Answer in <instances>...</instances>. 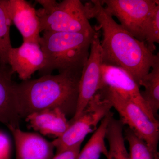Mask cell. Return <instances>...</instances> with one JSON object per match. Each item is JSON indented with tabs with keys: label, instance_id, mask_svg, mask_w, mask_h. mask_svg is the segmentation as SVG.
Wrapping results in <instances>:
<instances>
[{
	"label": "cell",
	"instance_id": "6da1fadb",
	"mask_svg": "<svg viewBox=\"0 0 159 159\" xmlns=\"http://www.w3.org/2000/svg\"><path fill=\"white\" fill-rule=\"evenodd\" d=\"M89 20L95 18L102 30V61L124 69L140 88L142 80L159 58L151 52L145 42L137 39L114 20L100 0L84 5Z\"/></svg>",
	"mask_w": 159,
	"mask_h": 159
},
{
	"label": "cell",
	"instance_id": "7a4b0ae2",
	"mask_svg": "<svg viewBox=\"0 0 159 159\" xmlns=\"http://www.w3.org/2000/svg\"><path fill=\"white\" fill-rule=\"evenodd\" d=\"M82 70L44 75L16 83L22 119L33 113L53 109H58L66 117L73 118L77 108Z\"/></svg>",
	"mask_w": 159,
	"mask_h": 159
},
{
	"label": "cell",
	"instance_id": "3957f363",
	"mask_svg": "<svg viewBox=\"0 0 159 159\" xmlns=\"http://www.w3.org/2000/svg\"><path fill=\"white\" fill-rule=\"evenodd\" d=\"M39 45L46 58L41 76L70 70H81L89 54L91 43L95 34L74 32L44 31Z\"/></svg>",
	"mask_w": 159,
	"mask_h": 159
},
{
	"label": "cell",
	"instance_id": "277c9868",
	"mask_svg": "<svg viewBox=\"0 0 159 159\" xmlns=\"http://www.w3.org/2000/svg\"><path fill=\"white\" fill-rule=\"evenodd\" d=\"M42 8L36 10L41 32H74L94 34L85 6L79 0H37Z\"/></svg>",
	"mask_w": 159,
	"mask_h": 159
},
{
	"label": "cell",
	"instance_id": "5b68a950",
	"mask_svg": "<svg viewBox=\"0 0 159 159\" xmlns=\"http://www.w3.org/2000/svg\"><path fill=\"white\" fill-rule=\"evenodd\" d=\"M113 108L110 101L102 90L99 89L89 100L80 116L73 122H69L68 128L52 143L56 154L69 149L80 142L97 129L99 122L111 112Z\"/></svg>",
	"mask_w": 159,
	"mask_h": 159
},
{
	"label": "cell",
	"instance_id": "8992f818",
	"mask_svg": "<svg viewBox=\"0 0 159 159\" xmlns=\"http://www.w3.org/2000/svg\"><path fill=\"white\" fill-rule=\"evenodd\" d=\"M118 112L120 121L146 143L155 159H159V122H154L135 103L106 87L100 89Z\"/></svg>",
	"mask_w": 159,
	"mask_h": 159
},
{
	"label": "cell",
	"instance_id": "52a82bcc",
	"mask_svg": "<svg viewBox=\"0 0 159 159\" xmlns=\"http://www.w3.org/2000/svg\"><path fill=\"white\" fill-rule=\"evenodd\" d=\"M106 11L137 39L144 42L143 29L159 1L156 0H100Z\"/></svg>",
	"mask_w": 159,
	"mask_h": 159
},
{
	"label": "cell",
	"instance_id": "ba28073f",
	"mask_svg": "<svg viewBox=\"0 0 159 159\" xmlns=\"http://www.w3.org/2000/svg\"><path fill=\"white\" fill-rule=\"evenodd\" d=\"M102 63L101 41L97 32L92 40L89 54L81 72L76 112L69 122L78 118L89 100L100 89Z\"/></svg>",
	"mask_w": 159,
	"mask_h": 159
},
{
	"label": "cell",
	"instance_id": "9c48e42d",
	"mask_svg": "<svg viewBox=\"0 0 159 159\" xmlns=\"http://www.w3.org/2000/svg\"><path fill=\"white\" fill-rule=\"evenodd\" d=\"M112 90L141 108L151 121L158 122L141 94L140 87L128 72L116 66L102 63L100 89Z\"/></svg>",
	"mask_w": 159,
	"mask_h": 159
},
{
	"label": "cell",
	"instance_id": "30bf717a",
	"mask_svg": "<svg viewBox=\"0 0 159 159\" xmlns=\"http://www.w3.org/2000/svg\"><path fill=\"white\" fill-rule=\"evenodd\" d=\"M8 65L13 74H17L24 81L31 79L32 74L44 67L45 56L39 44L23 42L20 47L10 49Z\"/></svg>",
	"mask_w": 159,
	"mask_h": 159
},
{
	"label": "cell",
	"instance_id": "8fae6325",
	"mask_svg": "<svg viewBox=\"0 0 159 159\" xmlns=\"http://www.w3.org/2000/svg\"><path fill=\"white\" fill-rule=\"evenodd\" d=\"M11 20L20 31L23 42L39 44L41 36L36 10L25 0H4Z\"/></svg>",
	"mask_w": 159,
	"mask_h": 159
},
{
	"label": "cell",
	"instance_id": "7c38bea8",
	"mask_svg": "<svg viewBox=\"0 0 159 159\" xmlns=\"http://www.w3.org/2000/svg\"><path fill=\"white\" fill-rule=\"evenodd\" d=\"M13 74L8 65L0 66V122L9 129L19 127L22 119Z\"/></svg>",
	"mask_w": 159,
	"mask_h": 159
},
{
	"label": "cell",
	"instance_id": "4fadbf2b",
	"mask_svg": "<svg viewBox=\"0 0 159 159\" xmlns=\"http://www.w3.org/2000/svg\"><path fill=\"white\" fill-rule=\"evenodd\" d=\"M14 138L16 159H51L54 147L38 134L21 130L19 127L9 129Z\"/></svg>",
	"mask_w": 159,
	"mask_h": 159
},
{
	"label": "cell",
	"instance_id": "5bb4252c",
	"mask_svg": "<svg viewBox=\"0 0 159 159\" xmlns=\"http://www.w3.org/2000/svg\"><path fill=\"white\" fill-rule=\"evenodd\" d=\"M29 126L44 135L57 138L68 128L66 116L58 109H47L30 114L25 118Z\"/></svg>",
	"mask_w": 159,
	"mask_h": 159
},
{
	"label": "cell",
	"instance_id": "9a60e30c",
	"mask_svg": "<svg viewBox=\"0 0 159 159\" xmlns=\"http://www.w3.org/2000/svg\"><path fill=\"white\" fill-rule=\"evenodd\" d=\"M113 114L110 112L101 121L100 125L79 153L76 159H99L102 154L105 156L108 149L105 143L107 129Z\"/></svg>",
	"mask_w": 159,
	"mask_h": 159
},
{
	"label": "cell",
	"instance_id": "2e32d148",
	"mask_svg": "<svg viewBox=\"0 0 159 159\" xmlns=\"http://www.w3.org/2000/svg\"><path fill=\"white\" fill-rule=\"evenodd\" d=\"M123 126L120 120L114 119L113 116L111 118L106 134L109 146L105 156L107 159H131L125 147Z\"/></svg>",
	"mask_w": 159,
	"mask_h": 159
},
{
	"label": "cell",
	"instance_id": "e0dca14e",
	"mask_svg": "<svg viewBox=\"0 0 159 159\" xmlns=\"http://www.w3.org/2000/svg\"><path fill=\"white\" fill-rule=\"evenodd\" d=\"M141 86L145 88L141 91V96L156 118L159 109V58L142 80Z\"/></svg>",
	"mask_w": 159,
	"mask_h": 159
},
{
	"label": "cell",
	"instance_id": "ac0fdd59",
	"mask_svg": "<svg viewBox=\"0 0 159 159\" xmlns=\"http://www.w3.org/2000/svg\"><path fill=\"white\" fill-rule=\"evenodd\" d=\"M11 24L4 0H0V66L8 65V54L12 48L10 36Z\"/></svg>",
	"mask_w": 159,
	"mask_h": 159
},
{
	"label": "cell",
	"instance_id": "d6986e66",
	"mask_svg": "<svg viewBox=\"0 0 159 159\" xmlns=\"http://www.w3.org/2000/svg\"><path fill=\"white\" fill-rule=\"evenodd\" d=\"M143 36L148 50L153 53L156 49L155 43H159V5H157L146 21Z\"/></svg>",
	"mask_w": 159,
	"mask_h": 159
},
{
	"label": "cell",
	"instance_id": "ffe728a7",
	"mask_svg": "<svg viewBox=\"0 0 159 159\" xmlns=\"http://www.w3.org/2000/svg\"><path fill=\"white\" fill-rule=\"evenodd\" d=\"M124 139L128 142L131 159H155L145 142L128 127L125 130Z\"/></svg>",
	"mask_w": 159,
	"mask_h": 159
},
{
	"label": "cell",
	"instance_id": "44dd1931",
	"mask_svg": "<svg viewBox=\"0 0 159 159\" xmlns=\"http://www.w3.org/2000/svg\"><path fill=\"white\" fill-rule=\"evenodd\" d=\"M11 145L6 134L0 132V159H10Z\"/></svg>",
	"mask_w": 159,
	"mask_h": 159
},
{
	"label": "cell",
	"instance_id": "7402d4cb",
	"mask_svg": "<svg viewBox=\"0 0 159 159\" xmlns=\"http://www.w3.org/2000/svg\"><path fill=\"white\" fill-rule=\"evenodd\" d=\"M82 142H80L71 148L56 154L51 159H76L80 150Z\"/></svg>",
	"mask_w": 159,
	"mask_h": 159
}]
</instances>
